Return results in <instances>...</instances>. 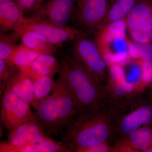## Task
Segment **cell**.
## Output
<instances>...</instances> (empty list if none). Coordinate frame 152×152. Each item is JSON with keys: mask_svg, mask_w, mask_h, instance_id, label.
<instances>
[{"mask_svg": "<svg viewBox=\"0 0 152 152\" xmlns=\"http://www.w3.org/2000/svg\"><path fill=\"white\" fill-rule=\"evenodd\" d=\"M115 112L107 104L87 108L79 112L60 135L70 152L109 142L113 136Z\"/></svg>", "mask_w": 152, "mask_h": 152, "instance_id": "obj_1", "label": "cell"}, {"mask_svg": "<svg viewBox=\"0 0 152 152\" xmlns=\"http://www.w3.org/2000/svg\"><path fill=\"white\" fill-rule=\"evenodd\" d=\"M35 110V116L48 136H60L79 112L73 96L59 77L50 94Z\"/></svg>", "mask_w": 152, "mask_h": 152, "instance_id": "obj_2", "label": "cell"}, {"mask_svg": "<svg viewBox=\"0 0 152 152\" xmlns=\"http://www.w3.org/2000/svg\"><path fill=\"white\" fill-rule=\"evenodd\" d=\"M59 61L58 77L72 93L79 112L106 103L104 85L94 77L72 55L61 53Z\"/></svg>", "mask_w": 152, "mask_h": 152, "instance_id": "obj_3", "label": "cell"}, {"mask_svg": "<svg viewBox=\"0 0 152 152\" xmlns=\"http://www.w3.org/2000/svg\"><path fill=\"white\" fill-rule=\"evenodd\" d=\"M141 96L115 112L113 138L124 137L142 127L152 125V102L148 99L143 100Z\"/></svg>", "mask_w": 152, "mask_h": 152, "instance_id": "obj_4", "label": "cell"}, {"mask_svg": "<svg viewBox=\"0 0 152 152\" xmlns=\"http://www.w3.org/2000/svg\"><path fill=\"white\" fill-rule=\"evenodd\" d=\"M105 89L106 104L115 112L129 104L144 91L128 81L124 69L115 65L109 69Z\"/></svg>", "mask_w": 152, "mask_h": 152, "instance_id": "obj_5", "label": "cell"}, {"mask_svg": "<svg viewBox=\"0 0 152 152\" xmlns=\"http://www.w3.org/2000/svg\"><path fill=\"white\" fill-rule=\"evenodd\" d=\"M73 42L72 56L94 77L105 86L109 69L96 41L88 35Z\"/></svg>", "mask_w": 152, "mask_h": 152, "instance_id": "obj_6", "label": "cell"}, {"mask_svg": "<svg viewBox=\"0 0 152 152\" xmlns=\"http://www.w3.org/2000/svg\"><path fill=\"white\" fill-rule=\"evenodd\" d=\"M124 21L134 42L152 43V0H138Z\"/></svg>", "mask_w": 152, "mask_h": 152, "instance_id": "obj_7", "label": "cell"}, {"mask_svg": "<svg viewBox=\"0 0 152 152\" xmlns=\"http://www.w3.org/2000/svg\"><path fill=\"white\" fill-rule=\"evenodd\" d=\"M25 30L37 31L45 36L51 43L56 45L65 42L74 41L90 34L82 29L69 26H59L33 17H26L23 26L17 30Z\"/></svg>", "mask_w": 152, "mask_h": 152, "instance_id": "obj_8", "label": "cell"}, {"mask_svg": "<svg viewBox=\"0 0 152 152\" xmlns=\"http://www.w3.org/2000/svg\"><path fill=\"white\" fill-rule=\"evenodd\" d=\"M114 0H88L77 8L74 20L90 34L97 32Z\"/></svg>", "mask_w": 152, "mask_h": 152, "instance_id": "obj_9", "label": "cell"}, {"mask_svg": "<svg viewBox=\"0 0 152 152\" xmlns=\"http://www.w3.org/2000/svg\"><path fill=\"white\" fill-rule=\"evenodd\" d=\"M30 106L14 93H4L1 102V119L9 132L34 115Z\"/></svg>", "mask_w": 152, "mask_h": 152, "instance_id": "obj_10", "label": "cell"}, {"mask_svg": "<svg viewBox=\"0 0 152 152\" xmlns=\"http://www.w3.org/2000/svg\"><path fill=\"white\" fill-rule=\"evenodd\" d=\"M77 9L76 0H49L29 17H35L56 26L65 27L74 20Z\"/></svg>", "mask_w": 152, "mask_h": 152, "instance_id": "obj_11", "label": "cell"}, {"mask_svg": "<svg viewBox=\"0 0 152 152\" xmlns=\"http://www.w3.org/2000/svg\"><path fill=\"white\" fill-rule=\"evenodd\" d=\"M48 137L34 114L26 122L9 132L7 142L18 148L41 142Z\"/></svg>", "mask_w": 152, "mask_h": 152, "instance_id": "obj_12", "label": "cell"}, {"mask_svg": "<svg viewBox=\"0 0 152 152\" xmlns=\"http://www.w3.org/2000/svg\"><path fill=\"white\" fill-rule=\"evenodd\" d=\"M7 92L14 93L32 106L34 100L33 82L24 70L18 69L12 75L4 91V92Z\"/></svg>", "mask_w": 152, "mask_h": 152, "instance_id": "obj_13", "label": "cell"}, {"mask_svg": "<svg viewBox=\"0 0 152 152\" xmlns=\"http://www.w3.org/2000/svg\"><path fill=\"white\" fill-rule=\"evenodd\" d=\"M26 17L19 6L11 1L0 5L1 31H15L23 26Z\"/></svg>", "mask_w": 152, "mask_h": 152, "instance_id": "obj_14", "label": "cell"}, {"mask_svg": "<svg viewBox=\"0 0 152 152\" xmlns=\"http://www.w3.org/2000/svg\"><path fill=\"white\" fill-rule=\"evenodd\" d=\"M1 152H70L68 147L61 141H56L48 137L41 142L15 148L7 142L0 144Z\"/></svg>", "mask_w": 152, "mask_h": 152, "instance_id": "obj_15", "label": "cell"}, {"mask_svg": "<svg viewBox=\"0 0 152 152\" xmlns=\"http://www.w3.org/2000/svg\"><path fill=\"white\" fill-rule=\"evenodd\" d=\"M18 34L21 44L40 54H53L57 52L58 46L51 43L45 36L31 30L15 31Z\"/></svg>", "mask_w": 152, "mask_h": 152, "instance_id": "obj_16", "label": "cell"}, {"mask_svg": "<svg viewBox=\"0 0 152 152\" xmlns=\"http://www.w3.org/2000/svg\"><path fill=\"white\" fill-rule=\"evenodd\" d=\"M119 138L132 152H147L152 149V125L142 127Z\"/></svg>", "mask_w": 152, "mask_h": 152, "instance_id": "obj_17", "label": "cell"}, {"mask_svg": "<svg viewBox=\"0 0 152 152\" xmlns=\"http://www.w3.org/2000/svg\"><path fill=\"white\" fill-rule=\"evenodd\" d=\"M138 1V0H114L107 17L99 30L124 20Z\"/></svg>", "mask_w": 152, "mask_h": 152, "instance_id": "obj_18", "label": "cell"}, {"mask_svg": "<svg viewBox=\"0 0 152 152\" xmlns=\"http://www.w3.org/2000/svg\"><path fill=\"white\" fill-rule=\"evenodd\" d=\"M53 77L44 76L33 80L34 100L32 107L35 110L37 108L40 102L48 96L53 89L56 83Z\"/></svg>", "mask_w": 152, "mask_h": 152, "instance_id": "obj_19", "label": "cell"}, {"mask_svg": "<svg viewBox=\"0 0 152 152\" xmlns=\"http://www.w3.org/2000/svg\"><path fill=\"white\" fill-rule=\"evenodd\" d=\"M40 54L21 43L17 45L10 62L18 69H24L31 64Z\"/></svg>", "mask_w": 152, "mask_h": 152, "instance_id": "obj_20", "label": "cell"}, {"mask_svg": "<svg viewBox=\"0 0 152 152\" xmlns=\"http://www.w3.org/2000/svg\"><path fill=\"white\" fill-rule=\"evenodd\" d=\"M20 38L15 31L10 34L0 33V60L10 62L12 55L18 45L17 41Z\"/></svg>", "mask_w": 152, "mask_h": 152, "instance_id": "obj_21", "label": "cell"}, {"mask_svg": "<svg viewBox=\"0 0 152 152\" xmlns=\"http://www.w3.org/2000/svg\"><path fill=\"white\" fill-rule=\"evenodd\" d=\"M129 51L134 58L143 62H152V43L140 44L134 42L130 45Z\"/></svg>", "mask_w": 152, "mask_h": 152, "instance_id": "obj_22", "label": "cell"}, {"mask_svg": "<svg viewBox=\"0 0 152 152\" xmlns=\"http://www.w3.org/2000/svg\"><path fill=\"white\" fill-rule=\"evenodd\" d=\"M18 68L10 62L0 60V95L4 91L9 79L17 70Z\"/></svg>", "mask_w": 152, "mask_h": 152, "instance_id": "obj_23", "label": "cell"}, {"mask_svg": "<svg viewBox=\"0 0 152 152\" xmlns=\"http://www.w3.org/2000/svg\"><path fill=\"white\" fill-rule=\"evenodd\" d=\"M21 9L24 15L30 16L49 0H13Z\"/></svg>", "mask_w": 152, "mask_h": 152, "instance_id": "obj_24", "label": "cell"}, {"mask_svg": "<svg viewBox=\"0 0 152 152\" xmlns=\"http://www.w3.org/2000/svg\"><path fill=\"white\" fill-rule=\"evenodd\" d=\"M142 79L147 88L152 85V62L142 64Z\"/></svg>", "mask_w": 152, "mask_h": 152, "instance_id": "obj_25", "label": "cell"}, {"mask_svg": "<svg viewBox=\"0 0 152 152\" xmlns=\"http://www.w3.org/2000/svg\"><path fill=\"white\" fill-rule=\"evenodd\" d=\"M109 142L103 143L83 150L82 152H113L112 146Z\"/></svg>", "mask_w": 152, "mask_h": 152, "instance_id": "obj_26", "label": "cell"}, {"mask_svg": "<svg viewBox=\"0 0 152 152\" xmlns=\"http://www.w3.org/2000/svg\"><path fill=\"white\" fill-rule=\"evenodd\" d=\"M88 0H76L77 8L81 7Z\"/></svg>", "mask_w": 152, "mask_h": 152, "instance_id": "obj_27", "label": "cell"}, {"mask_svg": "<svg viewBox=\"0 0 152 152\" xmlns=\"http://www.w3.org/2000/svg\"><path fill=\"white\" fill-rule=\"evenodd\" d=\"M148 99L152 102V85L148 88Z\"/></svg>", "mask_w": 152, "mask_h": 152, "instance_id": "obj_28", "label": "cell"}, {"mask_svg": "<svg viewBox=\"0 0 152 152\" xmlns=\"http://www.w3.org/2000/svg\"><path fill=\"white\" fill-rule=\"evenodd\" d=\"M12 1L13 0H0V5Z\"/></svg>", "mask_w": 152, "mask_h": 152, "instance_id": "obj_29", "label": "cell"}]
</instances>
